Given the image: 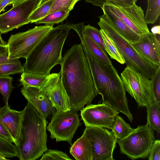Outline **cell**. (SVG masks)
<instances>
[{
  "label": "cell",
  "mask_w": 160,
  "mask_h": 160,
  "mask_svg": "<svg viewBox=\"0 0 160 160\" xmlns=\"http://www.w3.org/2000/svg\"><path fill=\"white\" fill-rule=\"evenodd\" d=\"M25 0H12L10 4L13 6Z\"/></svg>",
  "instance_id": "b9f144b4"
},
{
  "label": "cell",
  "mask_w": 160,
  "mask_h": 160,
  "mask_svg": "<svg viewBox=\"0 0 160 160\" xmlns=\"http://www.w3.org/2000/svg\"><path fill=\"white\" fill-rule=\"evenodd\" d=\"M12 0H2L0 2V13L8 5L10 4Z\"/></svg>",
  "instance_id": "f35d334b"
},
{
  "label": "cell",
  "mask_w": 160,
  "mask_h": 160,
  "mask_svg": "<svg viewBox=\"0 0 160 160\" xmlns=\"http://www.w3.org/2000/svg\"><path fill=\"white\" fill-rule=\"evenodd\" d=\"M55 0H49L36 8L29 17L30 23H35L47 15Z\"/></svg>",
  "instance_id": "f546056e"
},
{
  "label": "cell",
  "mask_w": 160,
  "mask_h": 160,
  "mask_svg": "<svg viewBox=\"0 0 160 160\" xmlns=\"http://www.w3.org/2000/svg\"><path fill=\"white\" fill-rule=\"evenodd\" d=\"M15 59L11 58H8V55H7L0 56V64L10 62Z\"/></svg>",
  "instance_id": "74e56055"
},
{
  "label": "cell",
  "mask_w": 160,
  "mask_h": 160,
  "mask_svg": "<svg viewBox=\"0 0 160 160\" xmlns=\"http://www.w3.org/2000/svg\"><path fill=\"white\" fill-rule=\"evenodd\" d=\"M105 4L138 35L141 36L149 32L143 11L136 3L129 4L121 2L107 1Z\"/></svg>",
  "instance_id": "8fae6325"
},
{
  "label": "cell",
  "mask_w": 160,
  "mask_h": 160,
  "mask_svg": "<svg viewBox=\"0 0 160 160\" xmlns=\"http://www.w3.org/2000/svg\"><path fill=\"white\" fill-rule=\"evenodd\" d=\"M68 25L71 29L76 32L81 40V43L94 59L104 65L109 66L112 64L105 50L89 37L83 33L81 23L68 24Z\"/></svg>",
  "instance_id": "ac0fdd59"
},
{
  "label": "cell",
  "mask_w": 160,
  "mask_h": 160,
  "mask_svg": "<svg viewBox=\"0 0 160 160\" xmlns=\"http://www.w3.org/2000/svg\"><path fill=\"white\" fill-rule=\"evenodd\" d=\"M1 34L0 32V45L3 46H7V42L3 40L1 37Z\"/></svg>",
  "instance_id": "7bdbcfd3"
},
{
  "label": "cell",
  "mask_w": 160,
  "mask_h": 160,
  "mask_svg": "<svg viewBox=\"0 0 160 160\" xmlns=\"http://www.w3.org/2000/svg\"><path fill=\"white\" fill-rule=\"evenodd\" d=\"M8 52L7 46L0 45V56L3 55H8Z\"/></svg>",
  "instance_id": "ab89813d"
},
{
  "label": "cell",
  "mask_w": 160,
  "mask_h": 160,
  "mask_svg": "<svg viewBox=\"0 0 160 160\" xmlns=\"http://www.w3.org/2000/svg\"><path fill=\"white\" fill-rule=\"evenodd\" d=\"M69 12L64 11L55 12L46 16L34 23L37 24H45L48 25H53L64 21L69 16Z\"/></svg>",
  "instance_id": "4316f807"
},
{
  "label": "cell",
  "mask_w": 160,
  "mask_h": 160,
  "mask_svg": "<svg viewBox=\"0 0 160 160\" xmlns=\"http://www.w3.org/2000/svg\"><path fill=\"white\" fill-rule=\"evenodd\" d=\"M80 124L77 111L72 109L66 112L56 111L47 129L52 139H55L57 142L67 141L71 145L74 134Z\"/></svg>",
  "instance_id": "30bf717a"
},
{
  "label": "cell",
  "mask_w": 160,
  "mask_h": 160,
  "mask_svg": "<svg viewBox=\"0 0 160 160\" xmlns=\"http://www.w3.org/2000/svg\"><path fill=\"white\" fill-rule=\"evenodd\" d=\"M40 0H26L0 15V32L6 33L30 23L28 18Z\"/></svg>",
  "instance_id": "7c38bea8"
},
{
  "label": "cell",
  "mask_w": 160,
  "mask_h": 160,
  "mask_svg": "<svg viewBox=\"0 0 160 160\" xmlns=\"http://www.w3.org/2000/svg\"><path fill=\"white\" fill-rule=\"evenodd\" d=\"M24 109L17 145L20 160H35L47 151L48 121L29 102Z\"/></svg>",
  "instance_id": "277c9868"
},
{
  "label": "cell",
  "mask_w": 160,
  "mask_h": 160,
  "mask_svg": "<svg viewBox=\"0 0 160 160\" xmlns=\"http://www.w3.org/2000/svg\"><path fill=\"white\" fill-rule=\"evenodd\" d=\"M70 152L77 160H93L90 143L83 134L71 145Z\"/></svg>",
  "instance_id": "ffe728a7"
},
{
  "label": "cell",
  "mask_w": 160,
  "mask_h": 160,
  "mask_svg": "<svg viewBox=\"0 0 160 160\" xmlns=\"http://www.w3.org/2000/svg\"><path fill=\"white\" fill-rule=\"evenodd\" d=\"M9 159H7L6 158L0 155V160H8Z\"/></svg>",
  "instance_id": "f6af8a7d"
},
{
  "label": "cell",
  "mask_w": 160,
  "mask_h": 160,
  "mask_svg": "<svg viewBox=\"0 0 160 160\" xmlns=\"http://www.w3.org/2000/svg\"><path fill=\"white\" fill-rule=\"evenodd\" d=\"M150 32L140 36L137 41L131 43L146 59L157 67L160 66V41L159 35Z\"/></svg>",
  "instance_id": "9a60e30c"
},
{
  "label": "cell",
  "mask_w": 160,
  "mask_h": 160,
  "mask_svg": "<svg viewBox=\"0 0 160 160\" xmlns=\"http://www.w3.org/2000/svg\"><path fill=\"white\" fill-rule=\"evenodd\" d=\"M21 92L28 102L46 118L56 111L48 95L42 90L34 87L23 86Z\"/></svg>",
  "instance_id": "2e32d148"
},
{
  "label": "cell",
  "mask_w": 160,
  "mask_h": 160,
  "mask_svg": "<svg viewBox=\"0 0 160 160\" xmlns=\"http://www.w3.org/2000/svg\"><path fill=\"white\" fill-rule=\"evenodd\" d=\"M154 130L148 125H138L126 137L117 139L122 154L132 160L145 158L155 142Z\"/></svg>",
  "instance_id": "8992f818"
},
{
  "label": "cell",
  "mask_w": 160,
  "mask_h": 160,
  "mask_svg": "<svg viewBox=\"0 0 160 160\" xmlns=\"http://www.w3.org/2000/svg\"><path fill=\"white\" fill-rule=\"evenodd\" d=\"M41 89L48 95L57 111L66 112L71 109L69 98L62 83L60 72L48 75Z\"/></svg>",
  "instance_id": "5bb4252c"
},
{
  "label": "cell",
  "mask_w": 160,
  "mask_h": 160,
  "mask_svg": "<svg viewBox=\"0 0 160 160\" xmlns=\"http://www.w3.org/2000/svg\"><path fill=\"white\" fill-rule=\"evenodd\" d=\"M81 44L91 72L95 96L101 95L102 103L124 114L132 122L133 118L129 108L126 90L117 71L112 64L105 65L96 61Z\"/></svg>",
  "instance_id": "7a4b0ae2"
},
{
  "label": "cell",
  "mask_w": 160,
  "mask_h": 160,
  "mask_svg": "<svg viewBox=\"0 0 160 160\" xmlns=\"http://www.w3.org/2000/svg\"><path fill=\"white\" fill-rule=\"evenodd\" d=\"M49 0H40L39 2L38 3L37 8L41 6V5L43 4L44 2L49 1Z\"/></svg>",
  "instance_id": "ee69618b"
},
{
  "label": "cell",
  "mask_w": 160,
  "mask_h": 160,
  "mask_svg": "<svg viewBox=\"0 0 160 160\" xmlns=\"http://www.w3.org/2000/svg\"><path fill=\"white\" fill-rule=\"evenodd\" d=\"M0 136L14 143V141L11 135L5 127L0 122Z\"/></svg>",
  "instance_id": "8d00e7d4"
},
{
  "label": "cell",
  "mask_w": 160,
  "mask_h": 160,
  "mask_svg": "<svg viewBox=\"0 0 160 160\" xmlns=\"http://www.w3.org/2000/svg\"><path fill=\"white\" fill-rule=\"evenodd\" d=\"M120 77L126 91L134 98L138 107H146L152 102L154 100L150 79L128 66Z\"/></svg>",
  "instance_id": "ba28073f"
},
{
  "label": "cell",
  "mask_w": 160,
  "mask_h": 160,
  "mask_svg": "<svg viewBox=\"0 0 160 160\" xmlns=\"http://www.w3.org/2000/svg\"><path fill=\"white\" fill-rule=\"evenodd\" d=\"M98 24L114 42L122 56L127 66L133 67L147 78L150 79L158 67L153 65L138 51L131 42L124 38L113 27L104 15L98 17Z\"/></svg>",
  "instance_id": "5b68a950"
},
{
  "label": "cell",
  "mask_w": 160,
  "mask_h": 160,
  "mask_svg": "<svg viewBox=\"0 0 160 160\" xmlns=\"http://www.w3.org/2000/svg\"><path fill=\"white\" fill-rule=\"evenodd\" d=\"M150 80L153 100L160 107V66L152 75Z\"/></svg>",
  "instance_id": "d6a6232c"
},
{
  "label": "cell",
  "mask_w": 160,
  "mask_h": 160,
  "mask_svg": "<svg viewBox=\"0 0 160 160\" xmlns=\"http://www.w3.org/2000/svg\"><path fill=\"white\" fill-rule=\"evenodd\" d=\"M152 33L156 35L160 34V27L159 25H156L153 27L151 29Z\"/></svg>",
  "instance_id": "60d3db41"
},
{
  "label": "cell",
  "mask_w": 160,
  "mask_h": 160,
  "mask_svg": "<svg viewBox=\"0 0 160 160\" xmlns=\"http://www.w3.org/2000/svg\"><path fill=\"white\" fill-rule=\"evenodd\" d=\"M105 47V51L112 59L121 64L125 63V60L116 45L111 38L102 29L100 30Z\"/></svg>",
  "instance_id": "603a6c76"
},
{
  "label": "cell",
  "mask_w": 160,
  "mask_h": 160,
  "mask_svg": "<svg viewBox=\"0 0 160 160\" xmlns=\"http://www.w3.org/2000/svg\"><path fill=\"white\" fill-rule=\"evenodd\" d=\"M0 155L6 158L18 157V151L12 142L0 136Z\"/></svg>",
  "instance_id": "f1b7e54d"
},
{
  "label": "cell",
  "mask_w": 160,
  "mask_h": 160,
  "mask_svg": "<svg viewBox=\"0 0 160 160\" xmlns=\"http://www.w3.org/2000/svg\"><path fill=\"white\" fill-rule=\"evenodd\" d=\"M48 75L23 72L19 81L24 87H34L41 89L44 86Z\"/></svg>",
  "instance_id": "44dd1931"
},
{
  "label": "cell",
  "mask_w": 160,
  "mask_h": 160,
  "mask_svg": "<svg viewBox=\"0 0 160 160\" xmlns=\"http://www.w3.org/2000/svg\"><path fill=\"white\" fill-rule=\"evenodd\" d=\"M13 78L9 75H0V93L2 96L5 104L8 105V100L13 87Z\"/></svg>",
  "instance_id": "83f0119b"
},
{
  "label": "cell",
  "mask_w": 160,
  "mask_h": 160,
  "mask_svg": "<svg viewBox=\"0 0 160 160\" xmlns=\"http://www.w3.org/2000/svg\"><path fill=\"white\" fill-rule=\"evenodd\" d=\"M24 109L19 111L12 109L8 105L0 107V122L9 132L16 146L20 136Z\"/></svg>",
  "instance_id": "e0dca14e"
},
{
  "label": "cell",
  "mask_w": 160,
  "mask_h": 160,
  "mask_svg": "<svg viewBox=\"0 0 160 160\" xmlns=\"http://www.w3.org/2000/svg\"><path fill=\"white\" fill-rule=\"evenodd\" d=\"M82 0H79V1ZM88 3H91L93 5L102 8L107 1H114L122 2L129 4L136 3L138 0H84Z\"/></svg>",
  "instance_id": "d590c367"
},
{
  "label": "cell",
  "mask_w": 160,
  "mask_h": 160,
  "mask_svg": "<svg viewBox=\"0 0 160 160\" xmlns=\"http://www.w3.org/2000/svg\"><path fill=\"white\" fill-rule=\"evenodd\" d=\"M83 33L91 38L105 50V47L100 30L88 24L84 25L81 23Z\"/></svg>",
  "instance_id": "4dcf8cb0"
},
{
  "label": "cell",
  "mask_w": 160,
  "mask_h": 160,
  "mask_svg": "<svg viewBox=\"0 0 160 160\" xmlns=\"http://www.w3.org/2000/svg\"><path fill=\"white\" fill-rule=\"evenodd\" d=\"M60 65L61 78L71 109L79 111L85 105L90 104L95 96L92 76L81 44L72 46Z\"/></svg>",
  "instance_id": "6da1fadb"
},
{
  "label": "cell",
  "mask_w": 160,
  "mask_h": 160,
  "mask_svg": "<svg viewBox=\"0 0 160 160\" xmlns=\"http://www.w3.org/2000/svg\"><path fill=\"white\" fill-rule=\"evenodd\" d=\"M134 130L130 124L126 122L123 118L118 115L115 119L112 132L117 139H121L126 137Z\"/></svg>",
  "instance_id": "cb8c5ba5"
},
{
  "label": "cell",
  "mask_w": 160,
  "mask_h": 160,
  "mask_svg": "<svg viewBox=\"0 0 160 160\" xmlns=\"http://www.w3.org/2000/svg\"><path fill=\"white\" fill-rule=\"evenodd\" d=\"M119 112L105 103L90 104L81 110L85 126L101 127L112 129Z\"/></svg>",
  "instance_id": "4fadbf2b"
},
{
  "label": "cell",
  "mask_w": 160,
  "mask_h": 160,
  "mask_svg": "<svg viewBox=\"0 0 160 160\" xmlns=\"http://www.w3.org/2000/svg\"><path fill=\"white\" fill-rule=\"evenodd\" d=\"M71 29L67 23L53 28L26 59L24 72L49 75L51 69L61 62L62 48Z\"/></svg>",
  "instance_id": "3957f363"
},
{
  "label": "cell",
  "mask_w": 160,
  "mask_h": 160,
  "mask_svg": "<svg viewBox=\"0 0 160 160\" xmlns=\"http://www.w3.org/2000/svg\"><path fill=\"white\" fill-rule=\"evenodd\" d=\"M101 8L112 25L124 38L131 43L138 41L140 36L132 30L105 4Z\"/></svg>",
  "instance_id": "d6986e66"
},
{
  "label": "cell",
  "mask_w": 160,
  "mask_h": 160,
  "mask_svg": "<svg viewBox=\"0 0 160 160\" xmlns=\"http://www.w3.org/2000/svg\"><path fill=\"white\" fill-rule=\"evenodd\" d=\"M79 0H55L47 15L51 13L60 11L70 12L73 9Z\"/></svg>",
  "instance_id": "1f68e13d"
},
{
  "label": "cell",
  "mask_w": 160,
  "mask_h": 160,
  "mask_svg": "<svg viewBox=\"0 0 160 160\" xmlns=\"http://www.w3.org/2000/svg\"><path fill=\"white\" fill-rule=\"evenodd\" d=\"M148 1L145 19L147 24H153L160 14V0H148Z\"/></svg>",
  "instance_id": "484cf974"
},
{
  "label": "cell",
  "mask_w": 160,
  "mask_h": 160,
  "mask_svg": "<svg viewBox=\"0 0 160 160\" xmlns=\"http://www.w3.org/2000/svg\"><path fill=\"white\" fill-rule=\"evenodd\" d=\"M83 134L89 141L93 160H114L117 139L112 131L103 127L85 126Z\"/></svg>",
  "instance_id": "9c48e42d"
},
{
  "label": "cell",
  "mask_w": 160,
  "mask_h": 160,
  "mask_svg": "<svg viewBox=\"0 0 160 160\" xmlns=\"http://www.w3.org/2000/svg\"><path fill=\"white\" fill-rule=\"evenodd\" d=\"M2 0H0V2L1 1H2Z\"/></svg>",
  "instance_id": "bcb514c9"
},
{
  "label": "cell",
  "mask_w": 160,
  "mask_h": 160,
  "mask_svg": "<svg viewBox=\"0 0 160 160\" xmlns=\"http://www.w3.org/2000/svg\"><path fill=\"white\" fill-rule=\"evenodd\" d=\"M149 160H160V141L155 140L148 155Z\"/></svg>",
  "instance_id": "e575fe53"
},
{
  "label": "cell",
  "mask_w": 160,
  "mask_h": 160,
  "mask_svg": "<svg viewBox=\"0 0 160 160\" xmlns=\"http://www.w3.org/2000/svg\"><path fill=\"white\" fill-rule=\"evenodd\" d=\"M53 26L46 24L36 26L25 32L12 34L7 43L8 58L26 59Z\"/></svg>",
  "instance_id": "52a82bcc"
},
{
  "label": "cell",
  "mask_w": 160,
  "mask_h": 160,
  "mask_svg": "<svg viewBox=\"0 0 160 160\" xmlns=\"http://www.w3.org/2000/svg\"><path fill=\"white\" fill-rule=\"evenodd\" d=\"M43 154L40 160H71L65 153L60 151L50 149Z\"/></svg>",
  "instance_id": "836d02e7"
},
{
  "label": "cell",
  "mask_w": 160,
  "mask_h": 160,
  "mask_svg": "<svg viewBox=\"0 0 160 160\" xmlns=\"http://www.w3.org/2000/svg\"><path fill=\"white\" fill-rule=\"evenodd\" d=\"M147 112V123L153 130L160 132V107L154 100L149 105L146 107Z\"/></svg>",
  "instance_id": "7402d4cb"
},
{
  "label": "cell",
  "mask_w": 160,
  "mask_h": 160,
  "mask_svg": "<svg viewBox=\"0 0 160 160\" xmlns=\"http://www.w3.org/2000/svg\"><path fill=\"white\" fill-rule=\"evenodd\" d=\"M24 72L23 66L19 59L0 64V75H13Z\"/></svg>",
  "instance_id": "d4e9b609"
}]
</instances>
